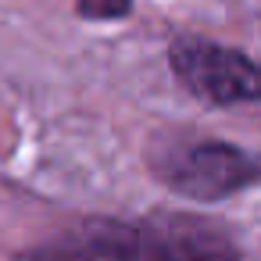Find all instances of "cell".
Instances as JSON below:
<instances>
[{
  "label": "cell",
  "mask_w": 261,
  "mask_h": 261,
  "mask_svg": "<svg viewBox=\"0 0 261 261\" xmlns=\"http://www.w3.org/2000/svg\"><path fill=\"white\" fill-rule=\"evenodd\" d=\"M154 175L193 200H222L261 182V154L222 140H165L150 154Z\"/></svg>",
  "instance_id": "7a4b0ae2"
},
{
  "label": "cell",
  "mask_w": 261,
  "mask_h": 261,
  "mask_svg": "<svg viewBox=\"0 0 261 261\" xmlns=\"http://www.w3.org/2000/svg\"><path fill=\"white\" fill-rule=\"evenodd\" d=\"M22 261H240L236 243L211 222L158 215L143 222H90Z\"/></svg>",
  "instance_id": "6da1fadb"
},
{
  "label": "cell",
  "mask_w": 261,
  "mask_h": 261,
  "mask_svg": "<svg viewBox=\"0 0 261 261\" xmlns=\"http://www.w3.org/2000/svg\"><path fill=\"white\" fill-rule=\"evenodd\" d=\"M175 79L207 104H247L261 100V65L247 54L207 43V40H179L168 54Z\"/></svg>",
  "instance_id": "3957f363"
},
{
  "label": "cell",
  "mask_w": 261,
  "mask_h": 261,
  "mask_svg": "<svg viewBox=\"0 0 261 261\" xmlns=\"http://www.w3.org/2000/svg\"><path fill=\"white\" fill-rule=\"evenodd\" d=\"M75 8L90 22H115L133 11V0H75Z\"/></svg>",
  "instance_id": "277c9868"
}]
</instances>
